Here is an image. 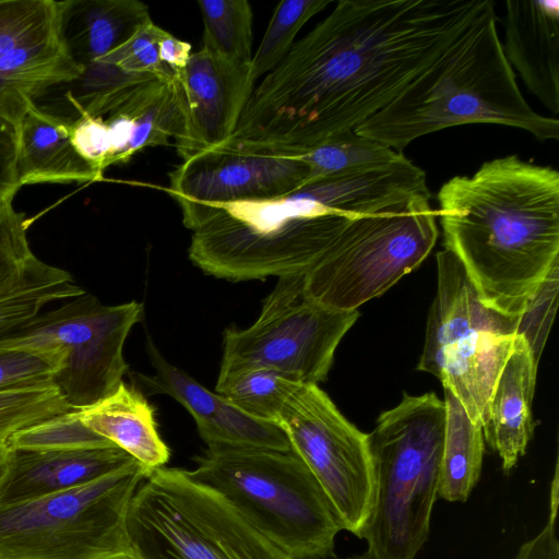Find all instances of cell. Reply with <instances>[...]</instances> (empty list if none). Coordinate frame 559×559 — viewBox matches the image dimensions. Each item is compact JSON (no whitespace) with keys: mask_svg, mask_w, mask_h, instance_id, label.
Returning <instances> with one entry per match:
<instances>
[{"mask_svg":"<svg viewBox=\"0 0 559 559\" xmlns=\"http://www.w3.org/2000/svg\"><path fill=\"white\" fill-rule=\"evenodd\" d=\"M492 11V0L338 1L253 88L218 147L299 156L354 131Z\"/></svg>","mask_w":559,"mask_h":559,"instance_id":"obj_1","label":"cell"},{"mask_svg":"<svg viewBox=\"0 0 559 559\" xmlns=\"http://www.w3.org/2000/svg\"><path fill=\"white\" fill-rule=\"evenodd\" d=\"M444 248L481 301L519 318L559 261V173L508 155L455 176L438 193Z\"/></svg>","mask_w":559,"mask_h":559,"instance_id":"obj_2","label":"cell"},{"mask_svg":"<svg viewBox=\"0 0 559 559\" xmlns=\"http://www.w3.org/2000/svg\"><path fill=\"white\" fill-rule=\"evenodd\" d=\"M469 123L518 128L539 141L559 139V120L535 111L522 95L495 11L354 131L402 152L420 136Z\"/></svg>","mask_w":559,"mask_h":559,"instance_id":"obj_3","label":"cell"},{"mask_svg":"<svg viewBox=\"0 0 559 559\" xmlns=\"http://www.w3.org/2000/svg\"><path fill=\"white\" fill-rule=\"evenodd\" d=\"M355 217L295 194L224 203L187 226L189 259L230 282L302 275Z\"/></svg>","mask_w":559,"mask_h":559,"instance_id":"obj_4","label":"cell"},{"mask_svg":"<svg viewBox=\"0 0 559 559\" xmlns=\"http://www.w3.org/2000/svg\"><path fill=\"white\" fill-rule=\"evenodd\" d=\"M447 423L435 393L404 394L367 435L374 474L371 514L359 536L376 559H415L438 497Z\"/></svg>","mask_w":559,"mask_h":559,"instance_id":"obj_5","label":"cell"},{"mask_svg":"<svg viewBox=\"0 0 559 559\" xmlns=\"http://www.w3.org/2000/svg\"><path fill=\"white\" fill-rule=\"evenodd\" d=\"M188 471L216 490L289 559L334 556L342 527L318 481L293 452L207 449Z\"/></svg>","mask_w":559,"mask_h":559,"instance_id":"obj_6","label":"cell"},{"mask_svg":"<svg viewBox=\"0 0 559 559\" xmlns=\"http://www.w3.org/2000/svg\"><path fill=\"white\" fill-rule=\"evenodd\" d=\"M127 524L135 559H289L182 468L151 471L132 497Z\"/></svg>","mask_w":559,"mask_h":559,"instance_id":"obj_7","label":"cell"},{"mask_svg":"<svg viewBox=\"0 0 559 559\" xmlns=\"http://www.w3.org/2000/svg\"><path fill=\"white\" fill-rule=\"evenodd\" d=\"M148 472L134 463L92 483L0 509V559H135L133 495Z\"/></svg>","mask_w":559,"mask_h":559,"instance_id":"obj_8","label":"cell"},{"mask_svg":"<svg viewBox=\"0 0 559 559\" xmlns=\"http://www.w3.org/2000/svg\"><path fill=\"white\" fill-rule=\"evenodd\" d=\"M437 294L418 369L437 377L468 416L485 423L496 380L507 361L519 318L487 307L457 257L437 254Z\"/></svg>","mask_w":559,"mask_h":559,"instance_id":"obj_9","label":"cell"},{"mask_svg":"<svg viewBox=\"0 0 559 559\" xmlns=\"http://www.w3.org/2000/svg\"><path fill=\"white\" fill-rule=\"evenodd\" d=\"M439 231L430 194L355 217L305 274L306 293L335 310H357L416 269Z\"/></svg>","mask_w":559,"mask_h":559,"instance_id":"obj_10","label":"cell"},{"mask_svg":"<svg viewBox=\"0 0 559 559\" xmlns=\"http://www.w3.org/2000/svg\"><path fill=\"white\" fill-rule=\"evenodd\" d=\"M142 311L138 301L108 306L85 292L1 337L0 350L60 349L64 359L53 384L71 408H84L123 382V345Z\"/></svg>","mask_w":559,"mask_h":559,"instance_id":"obj_11","label":"cell"},{"mask_svg":"<svg viewBox=\"0 0 559 559\" xmlns=\"http://www.w3.org/2000/svg\"><path fill=\"white\" fill-rule=\"evenodd\" d=\"M358 317V310H335L310 298L305 274L281 277L250 326L225 330L219 373L270 369L319 385Z\"/></svg>","mask_w":559,"mask_h":559,"instance_id":"obj_12","label":"cell"},{"mask_svg":"<svg viewBox=\"0 0 559 559\" xmlns=\"http://www.w3.org/2000/svg\"><path fill=\"white\" fill-rule=\"evenodd\" d=\"M275 424L318 481L342 530L359 537L374 499L367 433L349 423L317 384L296 383Z\"/></svg>","mask_w":559,"mask_h":559,"instance_id":"obj_13","label":"cell"},{"mask_svg":"<svg viewBox=\"0 0 559 559\" xmlns=\"http://www.w3.org/2000/svg\"><path fill=\"white\" fill-rule=\"evenodd\" d=\"M60 35L59 1L0 0V116L19 123L50 87L78 79Z\"/></svg>","mask_w":559,"mask_h":559,"instance_id":"obj_14","label":"cell"},{"mask_svg":"<svg viewBox=\"0 0 559 559\" xmlns=\"http://www.w3.org/2000/svg\"><path fill=\"white\" fill-rule=\"evenodd\" d=\"M169 181L187 227L219 204L287 197L308 183L309 169L299 156L215 147L182 160Z\"/></svg>","mask_w":559,"mask_h":559,"instance_id":"obj_15","label":"cell"},{"mask_svg":"<svg viewBox=\"0 0 559 559\" xmlns=\"http://www.w3.org/2000/svg\"><path fill=\"white\" fill-rule=\"evenodd\" d=\"M254 82L251 63H233L203 47L191 53L176 78L182 122L175 146L182 160L215 148L230 138Z\"/></svg>","mask_w":559,"mask_h":559,"instance_id":"obj_16","label":"cell"},{"mask_svg":"<svg viewBox=\"0 0 559 559\" xmlns=\"http://www.w3.org/2000/svg\"><path fill=\"white\" fill-rule=\"evenodd\" d=\"M147 350L155 373L136 374L147 395L167 394L193 417L207 449L249 448L290 452L285 432L274 423L245 413L212 392L186 371L167 361L148 338Z\"/></svg>","mask_w":559,"mask_h":559,"instance_id":"obj_17","label":"cell"},{"mask_svg":"<svg viewBox=\"0 0 559 559\" xmlns=\"http://www.w3.org/2000/svg\"><path fill=\"white\" fill-rule=\"evenodd\" d=\"M99 116L110 142L109 166L138 152L168 145L181 129V98L175 80L148 78L98 99L86 114ZM85 116V115H84Z\"/></svg>","mask_w":559,"mask_h":559,"instance_id":"obj_18","label":"cell"},{"mask_svg":"<svg viewBox=\"0 0 559 559\" xmlns=\"http://www.w3.org/2000/svg\"><path fill=\"white\" fill-rule=\"evenodd\" d=\"M134 463L117 445L63 451L8 448L0 467V509L92 483Z\"/></svg>","mask_w":559,"mask_h":559,"instance_id":"obj_19","label":"cell"},{"mask_svg":"<svg viewBox=\"0 0 559 559\" xmlns=\"http://www.w3.org/2000/svg\"><path fill=\"white\" fill-rule=\"evenodd\" d=\"M503 51L525 83L554 115L559 111V1L508 0Z\"/></svg>","mask_w":559,"mask_h":559,"instance_id":"obj_20","label":"cell"},{"mask_svg":"<svg viewBox=\"0 0 559 559\" xmlns=\"http://www.w3.org/2000/svg\"><path fill=\"white\" fill-rule=\"evenodd\" d=\"M536 369L527 343L516 335L490 394L483 426L484 437L499 454L504 472L525 454L532 437Z\"/></svg>","mask_w":559,"mask_h":559,"instance_id":"obj_21","label":"cell"},{"mask_svg":"<svg viewBox=\"0 0 559 559\" xmlns=\"http://www.w3.org/2000/svg\"><path fill=\"white\" fill-rule=\"evenodd\" d=\"M68 120L34 104L17 123L16 178L19 186L41 182H94L103 174L74 147Z\"/></svg>","mask_w":559,"mask_h":559,"instance_id":"obj_22","label":"cell"},{"mask_svg":"<svg viewBox=\"0 0 559 559\" xmlns=\"http://www.w3.org/2000/svg\"><path fill=\"white\" fill-rule=\"evenodd\" d=\"M148 20V7L138 0L59 1L61 39L82 73L124 44Z\"/></svg>","mask_w":559,"mask_h":559,"instance_id":"obj_23","label":"cell"},{"mask_svg":"<svg viewBox=\"0 0 559 559\" xmlns=\"http://www.w3.org/2000/svg\"><path fill=\"white\" fill-rule=\"evenodd\" d=\"M76 413L87 428L124 450L148 473L168 462L170 452L158 435L154 409L135 386L123 381L112 394Z\"/></svg>","mask_w":559,"mask_h":559,"instance_id":"obj_24","label":"cell"},{"mask_svg":"<svg viewBox=\"0 0 559 559\" xmlns=\"http://www.w3.org/2000/svg\"><path fill=\"white\" fill-rule=\"evenodd\" d=\"M447 423L438 497L464 502L477 484L485 450L484 429L473 420L453 393L443 388Z\"/></svg>","mask_w":559,"mask_h":559,"instance_id":"obj_25","label":"cell"},{"mask_svg":"<svg viewBox=\"0 0 559 559\" xmlns=\"http://www.w3.org/2000/svg\"><path fill=\"white\" fill-rule=\"evenodd\" d=\"M84 293L69 272L36 258L22 276L0 289V338L38 316L45 306Z\"/></svg>","mask_w":559,"mask_h":559,"instance_id":"obj_26","label":"cell"},{"mask_svg":"<svg viewBox=\"0 0 559 559\" xmlns=\"http://www.w3.org/2000/svg\"><path fill=\"white\" fill-rule=\"evenodd\" d=\"M299 157L307 164L309 181L401 164L407 157L385 144L346 131L316 145Z\"/></svg>","mask_w":559,"mask_h":559,"instance_id":"obj_27","label":"cell"},{"mask_svg":"<svg viewBox=\"0 0 559 559\" xmlns=\"http://www.w3.org/2000/svg\"><path fill=\"white\" fill-rule=\"evenodd\" d=\"M203 48L236 64L252 60L253 11L246 0H200Z\"/></svg>","mask_w":559,"mask_h":559,"instance_id":"obj_28","label":"cell"},{"mask_svg":"<svg viewBox=\"0 0 559 559\" xmlns=\"http://www.w3.org/2000/svg\"><path fill=\"white\" fill-rule=\"evenodd\" d=\"M296 383L270 369H247L219 373L215 392L250 416L275 424Z\"/></svg>","mask_w":559,"mask_h":559,"instance_id":"obj_29","label":"cell"},{"mask_svg":"<svg viewBox=\"0 0 559 559\" xmlns=\"http://www.w3.org/2000/svg\"><path fill=\"white\" fill-rule=\"evenodd\" d=\"M326 0H285L280 2L269 22L264 36L252 56L254 80L272 71L288 53L301 27L324 10Z\"/></svg>","mask_w":559,"mask_h":559,"instance_id":"obj_30","label":"cell"},{"mask_svg":"<svg viewBox=\"0 0 559 559\" xmlns=\"http://www.w3.org/2000/svg\"><path fill=\"white\" fill-rule=\"evenodd\" d=\"M9 449L63 451L112 447V442L87 428L76 409L56 415L11 435Z\"/></svg>","mask_w":559,"mask_h":559,"instance_id":"obj_31","label":"cell"},{"mask_svg":"<svg viewBox=\"0 0 559 559\" xmlns=\"http://www.w3.org/2000/svg\"><path fill=\"white\" fill-rule=\"evenodd\" d=\"M72 409L55 385L0 392V441Z\"/></svg>","mask_w":559,"mask_h":559,"instance_id":"obj_32","label":"cell"},{"mask_svg":"<svg viewBox=\"0 0 559 559\" xmlns=\"http://www.w3.org/2000/svg\"><path fill=\"white\" fill-rule=\"evenodd\" d=\"M63 359L60 349L0 350V392L55 385Z\"/></svg>","mask_w":559,"mask_h":559,"instance_id":"obj_33","label":"cell"},{"mask_svg":"<svg viewBox=\"0 0 559 559\" xmlns=\"http://www.w3.org/2000/svg\"><path fill=\"white\" fill-rule=\"evenodd\" d=\"M163 32L151 19L124 44L97 62L114 64L130 75L174 80L176 78L160 60L159 39Z\"/></svg>","mask_w":559,"mask_h":559,"instance_id":"obj_34","label":"cell"},{"mask_svg":"<svg viewBox=\"0 0 559 559\" xmlns=\"http://www.w3.org/2000/svg\"><path fill=\"white\" fill-rule=\"evenodd\" d=\"M9 199L0 202V289L22 276L36 255L27 240V219Z\"/></svg>","mask_w":559,"mask_h":559,"instance_id":"obj_35","label":"cell"},{"mask_svg":"<svg viewBox=\"0 0 559 559\" xmlns=\"http://www.w3.org/2000/svg\"><path fill=\"white\" fill-rule=\"evenodd\" d=\"M558 265L554 266L519 317L516 335L527 343L538 364L557 307Z\"/></svg>","mask_w":559,"mask_h":559,"instance_id":"obj_36","label":"cell"},{"mask_svg":"<svg viewBox=\"0 0 559 559\" xmlns=\"http://www.w3.org/2000/svg\"><path fill=\"white\" fill-rule=\"evenodd\" d=\"M72 143L79 154L102 174L109 167L110 142L99 116H81L70 124Z\"/></svg>","mask_w":559,"mask_h":559,"instance_id":"obj_37","label":"cell"},{"mask_svg":"<svg viewBox=\"0 0 559 559\" xmlns=\"http://www.w3.org/2000/svg\"><path fill=\"white\" fill-rule=\"evenodd\" d=\"M17 124L0 116V202L13 199L21 188L16 178Z\"/></svg>","mask_w":559,"mask_h":559,"instance_id":"obj_38","label":"cell"},{"mask_svg":"<svg viewBox=\"0 0 559 559\" xmlns=\"http://www.w3.org/2000/svg\"><path fill=\"white\" fill-rule=\"evenodd\" d=\"M549 498V513L545 526L535 537L522 544L514 559H559V539L556 524L559 498Z\"/></svg>","mask_w":559,"mask_h":559,"instance_id":"obj_39","label":"cell"},{"mask_svg":"<svg viewBox=\"0 0 559 559\" xmlns=\"http://www.w3.org/2000/svg\"><path fill=\"white\" fill-rule=\"evenodd\" d=\"M160 60L175 76L185 69L191 56V45L164 29L159 39Z\"/></svg>","mask_w":559,"mask_h":559,"instance_id":"obj_40","label":"cell"},{"mask_svg":"<svg viewBox=\"0 0 559 559\" xmlns=\"http://www.w3.org/2000/svg\"><path fill=\"white\" fill-rule=\"evenodd\" d=\"M322 559H376V558L372 557L368 551H366L361 555L348 557V558H337V557L331 556V557H326V558H322Z\"/></svg>","mask_w":559,"mask_h":559,"instance_id":"obj_41","label":"cell"},{"mask_svg":"<svg viewBox=\"0 0 559 559\" xmlns=\"http://www.w3.org/2000/svg\"><path fill=\"white\" fill-rule=\"evenodd\" d=\"M7 451H8V448H7L5 442L0 441V467L4 461Z\"/></svg>","mask_w":559,"mask_h":559,"instance_id":"obj_42","label":"cell"}]
</instances>
